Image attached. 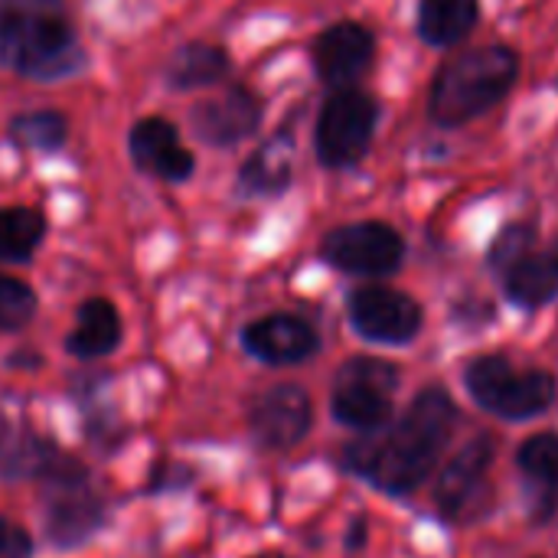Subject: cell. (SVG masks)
I'll return each mask as SVG.
<instances>
[{
  "instance_id": "44dd1931",
  "label": "cell",
  "mask_w": 558,
  "mask_h": 558,
  "mask_svg": "<svg viewBox=\"0 0 558 558\" xmlns=\"http://www.w3.org/2000/svg\"><path fill=\"white\" fill-rule=\"evenodd\" d=\"M229 72V59L222 49L206 46V43H190L183 49H177V56L170 59L167 78L173 88H199V85H213Z\"/></svg>"
},
{
  "instance_id": "d4e9b609",
  "label": "cell",
  "mask_w": 558,
  "mask_h": 558,
  "mask_svg": "<svg viewBox=\"0 0 558 558\" xmlns=\"http://www.w3.org/2000/svg\"><path fill=\"white\" fill-rule=\"evenodd\" d=\"M33 311H36V294L23 281L0 275V330L26 327Z\"/></svg>"
},
{
  "instance_id": "ffe728a7",
  "label": "cell",
  "mask_w": 558,
  "mask_h": 558,
  "mask_svg": "<svg viewBox=\"0 0 558 558\" xmlns=\"http://www.w3.org/2000/svg\"><path fill=\"white\" fill-rule=\"evenodd\" d=\"M520 471L539 494V510L558 504V435H536L520 448Z\"/></svg>"
},
{
  "instance_id": "7c38bea8",
  "label": "cell",
  "mask_w": 558,
  "mask_h": 558,
  "mask_svg": "<svg viewBox=\"0 0 558 558\" xmlns=\"http://www.w3.org/2000/svg\"><path fill=\"white\" fill-rule=\"evenodd\" d=\"M252 425L262 445L294 448L311 428V399L298 386H275L252 409Z\"/></svg>"
},
{
  "instance_id": "e0dca14e",
  "label": "cell",
  "mask_w": 558,
  "mask_h": 558,
  "mask_svg": "<svg viewBox=\"0 0 558 558\" xmlns=\"http://www.w3.org/2000/svg\"><path fill=\"white\" fill-rule=\"evenodd\" d=\"M507 275V298L520 307H543L558 294V252H530Z\"/></svg>"
},
{
  "instance_id": "4316f807",
  "label": "cell",
  "mask_w": 558,
  "mask_h": 558,
  "mask_svg": "<svg viewBox=\"0 0 558 558\" xmlns=\"http://www.w3.org/2000/svg\"><path fill=\"white\" fill-rule=\"evenodd\" d=\"M29 549H33L29 536L20 526H13L10 520L0 517V558H26Z\"/></svg>"
},
{
  "instance_id": "8992f818",
  "label": "cell",
  "mask_w": 558,
  "mask_h": 558,
  "mask_svg": "<svg viewBox=\"0 0 558 558\" xmlns=\"http://www.w3.org/2000/svg\"><path fill=\"white\" fill-rule=\"evenodd\" d=\"M46 494H43V520H46V533L56 546L69 549L85 543L101 523H105V504L98 500V494L88 484V474L69 461L59 458L56 468L46 474Z\"/></svg>"
},
{
  "instance_id": "7a4b0ae2",
  "label": "cell",
  "mask_w": 558,
  "mask_h": 558,
  "mask_svg": "<svg viewBox=\"0 0 558 558\" xmlns=\"http://www.w3.org/2000/svg\"><path fill=\"white\" fill-rule=\"evenodd\" d=\"M517 72H520V59L507 46L464 52L438 72L432 85L428 111L438 124H448V128L464 124L490 111L513 88Z\"/></svg>"
},
{
  "instance_id": "9c48e42d",
  "label": "cell",
  "mask_w": 558,
  "mask_h": 558,
  "mask_svg": "<svg viewBox=\"0 0 558 558\" xmlns=\"http://www.w3.org/2000/svg\"><path fill=\"white\" fill-rule=\"evenodd\" d=\"M353 327L376 343H409L422 327V307L392 288H360L350 298Z\"/></svg>"
},
{
  "instance_id": "6da1fadb",
  "label": "cell",
  "mask_w": 558,
  "mask_h": 558,
  "mask_svg": "<svg viewBox=\"0 0 558 558\" xmlns=\"http://www.w3.org/2000/svg\"><path fill=\"white\" fill-rule=\"evenodd\" d=\"M458 409L445 389H425L415 396L409 412L389 432H369L360 445L350 448V468L389 494L418 490L435 461L441 458Z\"/></svg>"
},
{
  "instance_id": "277c9868",
  "label": "cell",
  "mask_w": 558,
  "mask_h": 558,
  "mask_svg": "<svg viewBox=\"0 0 558 558\" xmlns=\"http://www.w3.org/2000/svg\"><path fill=\"white\" fill-rule=\"evenodd\" d=\"M468 389L500 418H533L556 402V379L543 369H517L504 356H481L468 369Z\"/></svg>"
},
{
  "instance_id": "d6986e66",
  "label": "cell",
  "mask_w": 558,
  "mask_h": 558,
  "mask_svg": "<svg viewBox=\"0 0 558 558\" xmlns=\"http://www.w3.org/2000/svg\"><path fill=\"white\" fill-rule=\"evenodd\" d=\"M291 180V137L278 134L242 167V190L248 193H281Z\"/></svg>"
},
{
  "instance_id": "484cf974",
  "label": "cell",
  "mask_w": 558,
  "mask_h": 558,
  "mask_svg": "<svg viewBox=\"0 0 558 558\" xmlns=\"http://www.w3.org/2000/svg\"><path fill=\"white\" fill-rule=\"evenodd\" d=\"M533 239H536V235H533L530 226H510V229H504L500 239H497L494 248H490V265H494L497 271L513 268L523 255L533 252Z\"/></svg>"
},
{
  "instance_id": "83f0119b",
  "label": "cell",
  "mask_w": 558,
  "mask_h": 558,
  "mask_svg": "<svg viewBox=\"0 0 558 558\" xmlns=\"http://www.w3.org/2000/svg\"><path fill=\"white\" fill-rule=\"evenodd\" d=\"M3 435H7V425H3V418H0V445H3Z\"/></svg>"
},
{
  "instance_id": "ac0fdd59",
  "label": "cell",
  "mask_w": 558,
  "mask_h": 558,
  "mask_svg": "<svg viewBox=\"0 0 558 558\" xmlns=\"http://www.w3.org/2000/svg\"><path fill=\"white\" fill-rule=\"evenodd\" d=\"M481 16L477 0H422L418 33L432 46H454L464 39Z\"/></svg>"
},
{
  "instance_id": "8fae6325",
  "label": "cell",
  "mask_w": 558,
  "mask_h": 558,
  "mask_svg": "<svg viewBox=\"0 0 558 558\" xmlns=\"http://www.w3.org/2000/svg\"><path fill=\"white\" fill-rule=\"evenodd\" d=\"M373 33L360 23H337L324 29L314 43V65L327 85H350L373 62Z\"/></svg>"
},
{
  "instance_id": "4fadbf2b",
  "label": "cell",
  "mask_w": 558,
  "mask_h": 558,
  "mask_svg": "<svg viewBox=\"0 0 558 558\" xmlns=\"http://www.w3.org/2000/svg\"><path fill=\"white\" fill-rule=\"evenodd\" d=\"M131 157L141 170L157 173L163 180H186L193 173V157L180 144L177 128L163 118H144L134 124L128 137Z\"/></svg>"
},
{
  "instance_id": "5b68a950",
  "label": "cell",
  "mask_w": 558,
  "mask_h": 558,
  "mask_svg": "<svg viewBox=\"0 0 558 558\" xmlns=\"http://www.w3.org/2000/svg\"><path fill=\"white\" fill-rule=\"evenodd\" d=\"M399 369L386 360L356 356L340 366L333 379V415L353 432H379L392 415Z\"/></svg>"
},
{
  "instance_id": "9a60e30c",
  "label": "cell",
  "mask_w": 558,
  "mask_h": 558,
  "mask_svg": "<svg viewBox=\"0 0 558 558\" xmlns=\"http://www.w3.org/2000/svg\"><path fill=\"white\" fill-rule=\"evenodd\" d=\"M490 461H494V441L490 438H477L468 448H461L458 458L445 468L435 497H438V507L448 517L464 513L468 504L481 494V487L487 481V471H490Z\"/></svg>"
},
{
  "instance_id": "2e32d148",
  "label": "cell",
  "mask_w": 558,
  "mask_h": 558,
  "mask_svg": "<svg viewBox=\"0 0 558 558\" xmlns=\"http://www.w3.org/2000/svg\"><path fill=\"white\" fill-rule=\"evenodd\" d=\"M121 340V320H118V311L101 301V298H92L78 307V320H75V330L69 333V353L78 356V360H95V356H105L118 347Z\"/></svg>"
},
{
  "instance_id": "cb8c5ba5",
  "label": "cell",
  "mask_w": 558,
  "mask_h": 558,
  "mask_svg": "<svg viewBox=\"0 0 558 558\" xmlns=\"http://www.w3.org/2000/svg\"><path fill=\"white\" fill-rule=\"evenodd\" d=\"M13 137L33 150H52L65 141V121L56 111H29L13 121Z\"/></svg>"
},
{
  "instance_id": "30bf717a",
  "label": "cell",
  "mask_w": 558,
  "mask_h": 558,
  "mask_svg": "<svg viewBox=\"0 0 558 558\" xmlns=\"http://www.w3.org/2000/svg\"><path fill=\"white\" fill-rule=\"evenodd\" d=\"M193 131L216 147H229L239 144L242 137H248L258 121H262V105L252 92L245 88H229L222 95H213L206 101H199L190 114Z\"/></svg>"
},
{
  "instance_id": "3957f363",
  "label": "cell",
  "mask_w": 558,
  "mask_h": 558,
  "mask_svg": "<svg viewBox=\"0 0 558 558\" xmlns=\"http://www.w3.org/2000/svg\"><path fill=\"white\" fill-rule=\"evenodd\" d=\"M78 43L62 16L10 7L0 13V62L33 75L56 78L78 65Z\"/></svg>"
},
{
  "instance_id": "52a82bcc",
  "label": "cell",
  "mask_w": 558,
  "mask_h": 558,
  "mask_svg": "<svg viewBox=\"0 0 558 558\" xmlns=\"http://www.w3.org/2000/svg\"><path fill=\"white\" fill-rule=\"evenodd\" d=\"M379 108L356 88H340L320 111L317 154L327 167H353L373 144Z\"/></svg>"
},
{
  "instance_id": "7402d4cb",
  "label": "cell",
  "mask_w": 558,
  "mask_h": 558,
  "mask_svg": "<svg viewBox=\"0 0 558 558\" xmlns=\"http://www.w3.org/2000/svg\"><path fill=\"white\" fill-rule=\"evenodd\" d=\"M46 222L36 209H0V262H26L43 242Z\"/></svg>"
},
{
  "instance_id": "603a6c76",
  "label": "cell",
  "mask_w": 558,
  "mask_h": 558,
  "mask_svg": "<svg viewBox=\"0 0 558 558\" xmlns=\"http://www.w3.org/2000/svg\"><path fill=\"white\" fill-rule=\"evenodd\" d=\"M59 454L49 441L36 435H23L16 445H10L0 454V471L3 477H46L56 468Z\"/></svg>"
},
{
  "instance_id": "5bb4252c",
  "label": "cell",
  "mask_w": 558,
  "mask_h": 558,
  "mask_svg": "<svg viewBox=\"0 0 558 558\" xmlns=\"http://www.w3.org/2000/svg\"><path fill=\"white\" fill-rule=\"evenodd\" d=\"M245 347L252 356L275 363V366H288V363H301L307 356L317 353V333L311 324H304L301 317L291 314H275L265 320H255L245 330Z\"/></svg>"
},
{
  "instance_id": "ba28073f",
  "label": "cell",
  "mask_w": 558,
  "mask_h": 558,
  "mask_svg": "<svg viewBox=\"0 0 558 558\" xmlns=\"http://www.w3.org/2000/svg\"><path fill=\"white\" fill-rule=\"evenodd\" d=\"M405 255L402 235L386 222L340 226L324 242V258L350 275H389Z\"/></svg>"
}]
</instances>
